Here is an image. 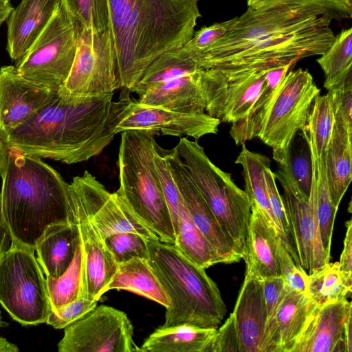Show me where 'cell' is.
Here are the masks:
<instances>
[{
    "label": "cell",
    "instance_id": "c3c4849f",
    "mask_svg": "<svg viewBox=\"0 0 352 352\" xmlns=\"http://www.w3.org/2000/svg\"><path fill=\"white\" fill-rule=\"evenodd\" d=\"M289 165L296 183L309 196L312 183V162L309 146L306 151L303 148L295 153L289 150Z\"/></svg>",
    "mask_w": 352,
    "mask_h": 352
},
{
    "label": "cell",
    "instance_id": "83f0119b",
    "mask_svg": "<svg viewBox=\"0 0 352 352\" xmlns=\"http://www.w3.org/2000/svg\"><path fill=\"white\" fill-rule=\"evenodd\" d=\"M111 289L135 293L166 308L170 305L169 297L146 259L135 258L119 263L104 293Z\"/></svg>",
    "mask_w": 352,
    "mask_h": 352
},
{
    "label": "cell",
    "instance_id": "74e56055",
    "mask_svg": "<svg viewBox=\"0 0 352 352\" xmlns=\"http://www.w3.org/2000/svg\"><path fill=\"white\" fill-rule=\"evenodd\" d=\"M351 292L343 281L338 262H329L308 274L307 294L318 305L347 299Z\"/></svg>",
    "mask_w": 352,
    "mask_h": 352
},
{
    "label": "cell",
    "instance_id": "d4e9b609",
    "mask_svg": "<svg viewBox=\"0 0 352 352\" xmlns=\"http://www.w3.org/2000/svg\"><path fill=\"white\" fill-rule=\"evenodd\" d=\"M80 236L75 223L52 225L38 241L36 260L46 277H58L69 266Z\"/></svg>",
    "mask_w": 352,
    "mask_h": 352
},
{
    "label": "cell",
    "instance_id": "d590c367",
    "mask_svg": "<svg viewBox=\"0 0 352 352\" xmlns=\"http://www.w3.org/2000/svg\"><path fill=\"white\" fill-rule=\"evenodd\" d=\"M316 61L324 72V87L328 91L352 78V28L336 36L331 45Z\"/></svg>",
    "mask_w": 352,
    "mask_h": 352
},
{
    "label": "cell",
    "instance_id": "f1b7e54d",
    "mask_svg": "<svg viewBox=\"0 0 352 352\" xmlns=\"http://www.w3.org/2000/svg\"><path fill=\"white\" fill-rule=\"evenodd\" d=\"M217 329L180 324L157 328L144 342L142 352H206Z\"/></svg>",
    "mask_w": 352,
    "mask_h": 352
},
{
    "label": "cell",
    "instance_id": "60d3db41",
    "mask_svg": "<svg viewBox=\"0 0 352 352\" xmlns=\"http://www.w3.org/2000/svg\"><path fill=\"white\" fill-rule=\"evenodd\" d=\"M153 160L159 184L170 213L175 234L181 195L169 168L166 150L160 146L156 142L153 148Z\"/></svg>",
    "mask_w": 352,
    "mask_h": 352
},
{
    "label": "cell",
    "instance_id": "6f0895ef",
    "mask_svg": "<svg viewBox=\"0 0 352 352\" xmlns=\"http://www.w3.org/2000/svg\"><path fill=\"white\" fill-rule=\"evenodd\" d=\"M8 324L2 320V316L0 311V327H7Z\"/></svg>",
    "mask_w": 352,
    "mask_h": 352
},
{
    "label": "cell",
    "instance_id": "603a6c76",
    "mask_svg": "<svg viewBox=\"0 0 352 352\" xmlns=\"http://www.w3.org/2000/svg\"><path fill=\"white\" fill-rule=\"evenodd\" d=\"M251 212L248 223L246 249L243 258L245 274L261 280L280 276L277 258V244L280 240L268 226L257 206L250 201Z\"/></svg>",
    "mask_w": 352,
    "mask_h": 352
},
{
    "label": "cell",
    "instance_id": "7402d4cb",
    "mask_svg": "<svg viewBox=\"0 0 352 352\" xmlns=\"http://www.w3.org/2000/svg\"><path fill=\"white\" fill-rule=\"evenodd\" d=\"M62 0H22L8 19L6 50L18 61L47 25Z\"/></svg>",
    "mask_w": 352,
    "mask_h": 352
},
{
    "label": "cell",
    "instance_id": "f5cc1de1",
    "mask_svg": "<svg viewBox=\"0 0 352 352\" xmlns=\"http://www.w3.org/2000/svg\"><path fill=\"white\" fill-rule=\"evenodd\" d=\"M13 9L10 0H0V26L9 18Z\"/></svg>",
    "mask_w": 352,
    "mask_h": 352
},
{
    "label": "cell",
    "instance_id": "f907efd6",
    "mask_svg": "<svg viewBox=\"0 0 352 352\" xmlns=\"http://www.w3.org/2000/svg\"><path fill=\"white\" fill-rule=\"evenodd\" d=\"M346 232L344 239V247L342 251L339 264V270L345 285L352 289V221L346 222Z\"/></svg>",
    "mask_w": 352,
    "mask_h": 352
},
{
    "label": "cell",
    "instance_id": "ba28073f",
    "mask_svg": "<svg viewBox=\"0 0 352 352\" xmlns=\"http://www.w3.org/2000/svg\"><path fill=\"white\" fill-rule=\"evenodd\" d=\"M80 28L62 0L47 25L16 62L19 73L38 85L58 91L72 69Z\"/></svg>",
    "mask_w": 352,
    "mask_h": 352
},
{
    "label": "cell",
    "instance_id": "8d00e7d4",
    "mask_svg": "<svg viewBox=\"0 0 352 352\" xmlns=\"http://www.w3.org/2000/svg\"><path fill=\"white\" fill-rule=\"evenodd\" d=\"M335 116L331 97L328 92L318 95L311 104L305 129L301 131L316 158L323 156L330 142Z\"/></svg>",
    "mask_w": 352,
    "mask_h": 352
},
{
    "label": "cell",
    "instance_id": "681fc988",
    "mask_svg": "<svg viewBox=\"0 0 352 352\" xmlns=\"http://www.w3.org/2000/svg\"><path fill=\"white\" fill-rule=\"evenodd\" d=\"M239 352L238 333L232 314L217 329L206 352Z\"/></svg>",
    "mask_w": 352,
    "mask_h": 352
},
{
    "label": "cell",
    "instance_id": "ffe728a7",
    "mask_svg": "<svg viewBox=\"0 0 352 352\" xmlns=\"http://www.w3.org/2000/svg\"><path fill=\"white\" fill-rule=\"evenodd\" d=\"M351 310L347 299L317 305L292 352H346L344 327Z\"/></svg>",
    "mask_w": 352,
    "mask_h": 352
},
{
    "label": "cell",
    "instance_id": "836d02e7",
    "mask_svg": "<svg viewBox=\"0 0 352 352\" xmlns=\"http://www.w3.org/2000/svg\"><path fill=\"white\" fill-rule=\"evenodd\" d=\"M174 245L189 260L207 269L219 263L211 246L193 223L181 196Z\"/></svg>",
    "mask_w": 352,
    "mask_h": 352
},
{
    "label": "cell",
    "instance_id": "db71d44e",
    "mask_svg": "<svg viewBox=\"0 0 352 352\" xmlns=\"http://www.w3.org/2000/svg\"><path fill=\"white\" fill-rule=\"evenodd\" d=\"M344 340L346 343V352L352 351V317L348 318L344 327Z\"/></svg>",
    "mask_w": 352,
    "mask_h": 352
},
{
    "label": "cell",
    "instance_id": "5bb4252c",
    "mask_svg": "<svg viewBox=\"0 0 352 352\" xmlns=\"http://www.w3.org/2000/svg\"><path fill=\"white\" fill-rule=\"evenodd\" d=\"M89 219L104 239L122 233L135 232L149 241H160L115 192H110L95 176L85 170L69 184Z\"/></svg>",
    "mask_w": 352,
    "mask_h": 352
},
{
    "label": "cell",
    "instance_id": "484cf974",
    "mask_svg": "<svg viewBox=\"0 0 352 352\" xmlns=\"http://www.w3.org/2000/svg\"><path fill=\"white\" fill-rule=\"evenodd\" d=\"M324 156L330 193L338 208L352 179V131L344 123L335 120Z\"/></svg>",
    "mask_w": 352,
    "mask_h": 352
},
{
    "label": "cell",
    "instance_id": "e0dca14e",
    "mask_svg": "<svg viewBox=\"0 0 352 352\" xmlns=\"http://www.w3.org/2000/svg\"><path fill=\"white\" fill-rule=\"evenodd\" d=\"M169 168L191 219L207 240L219 263L240 261L233 241L223 230L216 217L198 190L175 150H166Z\"/></svg>",
    "mask_w": 352,
    "mask_h": 352
},
{
    "label": "cell",
    "instance_id": "e575fe53",
    "mask_svg": "<svg viewBox=\"0 0 352 352\" xmlns=\"http://www.w3.org/2000/svg\"><path fill=\"white\" fill-rule=\"evenodd\" d=\"M45 281L51 309H59L80 297H87L85 258L80 239L67 270L58 277H46Z\"/></svg>",
    "mask_w": 352,
    "mask_h": 352
},
{
    "label": "cell",
    "instance_id": "8992f818",
    "mask_svg": "<svg viewBox=\"0 0 352 352\" xmlns=\"http://www.w3.org/2000/svg\"><path fill=\"white\" fill-rule=\"evenodd\" d=\"M157 134L146 130L122 132L118 151L120 186L116 193L160 241L174 244L172 218L153 160Z\"/></svg>",
    "mask_w": 352,
    "mask_h": 352
},
{
    "label": "cell",
    "instance_id": "7bdbcfd3",
    "mask_svg": "<svg viewBox=\"0 0 352 352\" xmlns=\"http://www.w3.org/2000/svg\"><path fill=\"white\" fill-rule=\"evenodd\" d=\"M147 239L135 232L109 236L104 242L118 264L135 258L148 259Z\"/></svg>",
    "mask_w": 352,
    "mask_h": 352
},
{
    "label": "cell",
    "instance_id": "8fae6325",
    "mask_svg": "<svg viewBox=\"0 0 352 352\" xmlns=\"http://www.w3.org/2000/svg\"><path fill=\"white\" fill-rule=\"evenodd\" d=\"M278 168L276 179L283 189V201L289 223L299 265L307 274L321 268L327 258L320 240L315 209L314 185L312 178L309 196L299 187L289 165V148L273 149Z\"/></svg>",
    "mask_w": 352,
    "mask_h": 352
},
{
    "label": "cell",
    "instance_id": "11a10c76",
    "mask_svg": "<svg viewBox=\"0 0 352 352\" xmlns=\"http://www.w3.org/2000/svg\"><path fill=\"white\" fill-rule=\"evenodd\" d=\"M18 346L8 341L7 339L0 337V352H19Z\"/></svg>",
    "mask_w": 352,
    "mask_h": 352
},
{
    "label": "cell",
    "instance_id": "9c48e42d",
    "mask_svg": "<svg viewBox=\"0 0 352 352\" xmlns=\"http://www.w3.org/2000/svg\"><path fill=\"white\" fill-rule=\"evenodd\" d=\"M0 303L23 326L46 323L51 306L34 250L10 245L3 256L0 263Z\"/></svg>",
    "mask_w": 352,
    "mask_h": 352
},
{
    "label": "cell",
    "instance_id": "ab89813d",
    "mask_svg": "<svg viewBox=\"0 0 352 352\" xmlns=\"http://www.w3.org/2000/svg\"><path fill=\"white\" fill-rule=\"evenodd\" d=\"M69 12L82 27L94 32L110 27L108 0H63Z\"/></svg>",
    "mask_w": 352,
    "mask_h": 352
},
{
    "label": "cell",
    "instance_id": "4dcf8cb0",
    "mask_svg": "<svg viewBox=\"0 0 352 352\" xmlns=\"http://www.w3.org/2000/svg\"><path fill=\"white\" fill-rule=\"evenodd\" d=\"M237 156L235 163L241 166L244 188L250 201L258 207L268 226L276 234L283 244V236L271 211L266 190L264 170L270 166L268 157L250 151L245 145Z\"/></svg>",
    "mask_w": 352,
    "mask_h": 352
},
{
    "label": "cell",
    "instance_id": "f6af8a7d",
    "mask_svg": "<svg viewBox=\"0 0 352 352\" xmlns=\"http://www.w3.org/2000/svg\"><path fill=\"white\" fill-rule=\"evenodd\" d=\"M98 300L82 296L57 309H50L46 323L55 329H64L83 318L97 307Z\"/></svg>",
    "mask_w": 352,
    "mask_h": 352
},
{
    "label": "cell",
    "instance_id": "52a82bcc",
    "mask_svg": "<svg viewBox=\"0 0 352 352\" xmlns=\"http://www.w3.org/2000/svg\"><path fill=\"white\" fill-rule=\"evenodd\" d=\"M173 149L243 259L251 212L246 192L234 182L230 173L210 160L198 141L184 137Z\"/></svg>",
    "mask_w": 352,
    "mask_h": 352
},
{
    "label": "cell",
    "instance_id": "b9f144b4",
    "mask_svg": "<svg viewBox=\"0 0 352 352\" xmlns=\"http://www.w3.org/2000/svg\"><path fill=\"white\" fill-rule=\"evenodd\" d=\"M261 281L267 313L264 352H275V318L287 288L281 276L267 278Z\"/></svg>",
    "mask_w": 352,
    "mask_h": 352
},
{
    "label": "cell",
    "instance_id": "d6986e66",
    "mask_svg": "<svg viewBox=\"0 0 352 352\" xmlns=\"http://www.w3.org/2000/svg\"><path fill=\"white\" fill-rule=\"evenodd\" d=\"M57 94L58 91L27 80L14 65L0 67V138L28 120Z\"/></svg>",
    "mask_w": 352,
    "mask_h": 352
},
{
    "label": "cell",
    "instance_id": "7dc6e473",
    "mask_svg": "<svg viewBox=\"0 0 352 352\" xmlns=\"http://www.w3.org/2000/svg\"><path fill=\"white\" fill-rule=\"evenodd\" d=\"M328 92L331 97L335 120L344 123L352 131V78Z\"/></svg>",
    "mask_w": 352,
    "mask_h": 352
},
{
    "label": "cell",
    "instance_id": "9a60e30c",
    "mask_svg": "<svg viewBox=\"0 0 352 352\" xmlns=\"http://www.w3.org/2000/svg\"><path fill=\"white\" fill-rule=\"evenodd\" d=\"M268 70L226 75L215 69H201L206 113L231 124L243 120L259 94Z\"/></svg>",
    "mask_w": 352,
    "mask_h": 352
},
{
    "label": "cell",
    "instance_id": "3957f363",
    "mask_svg": "<svg viewBox=\"0 0 352 352\" xmlns=\"http://www.w3.org/2000/svg\"><path fill=\"white\" fill-rule=\"evenodd\" d=\"M120 87L129 91L163 52L182 47L201 16L197 0H108Z\"/></svg>",
    "mask_w": 352,
    "mask_h": 352
},
{
    "label": "cell",
    "instance_id": "277c9868",
    "mask_svg": "<svg viewBox=\"0 0 352 352\" xmlns=\"http://www.w3.org/2000/svg\"><path fill=\"white\" fill-rule=\"evenodd\" d=\"M1 177L0 223L11 245L35 250L48 227L69 222V184L41 158L8 148Z\"/></svg>",
    "mask_w": 352,
    "mask_h": 352
},
{
    "label": "cell",
    "instance_id": "1f68e13d",
    "mask_svg": "<svg viewBox=\"0 0 352 352\" xmlns=\"http://www.w3.org/2000/svg\"><path fill=\"white\" fill-rule=\"evenodd\" d=\"M201 69L182 47L171 49L163 52L146 67L129 91L140 96L153 86L195 73Z\"/></svg>",
    "mask_w": 352,
    "mask_h": 352
},
{
    "label": "cell",
    "instance_id": "6da1fadb",
    "mask_svg": "<svg viewBox=\"0 0 352 352\" xmlns=\"http://www.w3.org/2000/svg\"><path fill=\"white\" fill-rule=\"evenodd\" d=\"M331 19L300 8L248 10L231 30L202 54L191 56L202 69L226 75L295 65L322 54L335 39Z\"/></svg>",
    "mask_w": 352,
    "mask_h": 352
},
{
    "label": "cell",
    "instance_id": "4fadbf2b",
    "mask_svg": "<svg viewBox=\"0 0 352 352\" xmlns=\"http://www.w3.org/2000/svg\"><path fill=\"white\" fill-rule=\"evenodd\" d=\"M133 336V325L124 312L100 305L64 328V336L57 344L58 351L140 352Z\"/></svg>",
    "mask_w": 352,
    "mask_h": 352
},
{
    "label": "cell",
    "instance_id": "2e32d148",
    "mask_svg": "<svg viewBox=\"0 0 352 352\" xmlns=\"http://www.w3.org/2000/svg\"><path fill=\"white\" fill-rule=\"evenodd\" d=\"M126 116L116 125L115 135L129 130H146L172 136H186L198 141L201 137L217 134L221 122L206 113H185L162 107L129 101Z\"/></svg>",
    "mask_w": 352,
    "mask_h": 352
},
{
    "label": "cell",
    "instance_id": "30bf717a",
    "mask_svg": "<svg viewBox=\"0 0 352 352\" xmlns=\"http://www.w3.org/2000/svg\"><path fill=\"white\" fill-rule=\"evenodd\" d=\"M120 88L110 29L94 32L80 25L75 58L58 94L78 100L114 93Z\"/></svg>",
    "mask_w": 352,
    "mask_h": 352
},
{
    "label": "cell",
    "instance_id": "9f6ffc18",
    "mask_svg": "<svg viewBox=\"0 0 352 352\" xmlns=\"http://www.w3.org/2000/svg\"><path fill=\"white\" fill-rule=\"evenodd\" d=\"M8 148L0 138V176L7 161Z\"/></svg>",
    "mask_w": 352,
    "mask_h": 352
},
{
    "label": "cell",
    "instance_id": "4316f807",
    "mask_svg": "<svg viewBox=\"0 0 352 352\" xmlns=\"http://www.w3.org/2000/svg\"><path fill=\"white\" fill-rule=\"evenodd\" d=\"M317 304L306 293L287 289L275 318V352H292Z\"/></svg>",
    "mask_w": 352,
    "mask_h": 352
},
{
    "label": "cell",
    "instance_id": "7c38bea8",
    "mask_svg": "<svg viewBox=\"0 0 352 352\" xmlns=\"http://www.w3.org/2000/svg\"><path fill=\"white\" fill-rule=\"evenodd\" d=\"M320 89L307 69L288 72L265 118L258 138L272 149H287L303 131L309 111Z\"/></svg>",
    "mask_w": 352,
    "mask_h": 352
},
{
    "label": "cell",
    "instance_id": "f546056e",
    "mask_svg": "<svg viewBox=\"0 0 352 352\" xmlns=\"http://www.w3.org/2000/svg\"><path fill=\"white\" fill-rule=\"evenodd\" d=\"M294 65H287L267 71L261 90L248 115L243 120L232 124L230 135L236 145L258 137L279 85Z\"/></svg>",
    "mask_w": 352,
    "mask_h": 352
},
{
    "label": "cell",
    "instance_id": "7a4b0ae2",
    "mask_svg": "<svg viewBox=\"0 0 352 352\" xmlns=\"http://www.w3.org/2000/svg\"><path fill=\"white\" fill-rule=\"evenodd\" d=\"M131 98L113 93L78 100L57 94L23 124L1 138L7 148L67 164L99 155L115 137Z\"/></svg>",
    "mask_w": 352,
    "mask_h": 352
},
{
    "label": "cell",
    "instance_id": "5b68a950",
    "mask_svg": "<svg viewBox=\"0 0 352 352\" xmlns=\"http://www.w3.org/2000/svg\"><path fill=\"white\" fill-rule=\"evenodd\" d=\"M146 244L148 261L170 300L162 327L217 328L227 308L206 269L192 263L174 244L149 240Z\"/></svg>",
    "mask_w": 352,
    "mask_h": 352
},
{
    "label": "cell",
    "instance_id": "bcb514c9",
    "mask_svg": "<svg viewBox=\"0 0 352 352\" xmlns=\"http://www.w3.org/2000/svg\"><path fill=\"white\" fill-rule=\"evenodd\" d=\"M277 258L280 276L285 281L286 288L293 292L307 294L308 274L295 263L280 241L277 244Z\"/></svg>",
    "mask_w": 352,
    "mask_h": 352
},
{
    "label": "cell",
    "instance_id": "f35d334b",
    "mask_svg": "<svg viewBox=\"0 0 352 352\" xmlns=\"http://www.w3.org/2000/svg\"><path fill=\"white\" fill-rule=\"evenodd\" d=\"M247 3L253 9L274 6L300 8L338 21L352 17V0H247Z\"/></svg>",
    "mask_w": 352,
    "mask_h": 352
},
{
    "label": "cell",
    "instance_id": "cb8c5ba5",
    "mask_svg": "<svg viewBox=\"0 0 352 352\" xmlns=\"http://www.w3.org/2000/svg\"><path fill=\"white\" fill-rule=\"evenodd\" d=\"M201 69L153 86L140 96L137 101L176 112L205 113L206 100L199 81Z\"/></svg>",
    "mask_w": 352,
    "mask_h": 352
},
{
    "label": "cell",
    "instance_id": "ac0fdd59",
    "mask_svg": "<svg viewBox=\"0 0 352 352\" xmlns=\"http://www.w3.org/2000/svg\"><path fill=\"white\" fill-rule=\"evenodd\" d=\"M67 201L69 219L78 228L84 254L87 297L98 300L104 294V289L118 264L69 185Z\"/></svg>",
    "mask_w": 352,
    "mask_h": 352
},
{
    "label": "cell",
    "instance_id": "ee69618b",
    "mask_svg": "<svg viewBox=\"0 0 352 352\" xmlns=\"http://www.w3.org/2000/svg\"><path fill=\"white\" fill-rule=\"evenodd\" d=\"M234 21V18L201 28L193 34L192 38L182 47V49L190 56L204 53L227 34Z\"/></svg>",
    "mask_w": 352,
    "mask_h": 352
},
{
    "label": "cell",
    "instance_id": "680465c9",
    "mask_svg": "<svg viewBox=\"0 0 352 352\" xmlns=\"http://www.w3.org/2000/svg\"><path fill=\"white\" fill-rule=\"evenodd\" d=\"M197 1H198L199 0H197Z\"/></svg>",
    "mask_w": 352,
    "mask_h": 352
},
{
    "label": "cell",
    "instance_id": "d6a6232c",
    "mask_svg": "<svg viewBox=\"0 0 352 352\" xmlns=\"http://www.w3.org/2000/svg\"><path fill=\"white\" fill-rule=\"evenodd\" d=\"M310 154L319 233L325 256L330 261L331 239L338 208L333 201L328 185L324 155L316 158L311 152Z\"/></svg>",
    "mask_w": 352,
    "mask_h": 352
},
{
    "label": "cell",
    "instance_id": "816d5d0a",
    "mask_svg": "<svg viewBox=\"0 0 352 352\" xmlns=\"http://www.w3.org/2000/svg\"><path fill=\"white\" fill-rule=\"evenodd\" d=\"M11 245V237L4 226L0 223V263Z\"/></svg>",
    "mask_w": 352,
    "mask_h": 352
},
{
    "label": "cell",
    "instance_id": "44dd1931",
    "mask_svg": "<svg viewBox=\"0 0 352 352\" xmlns=\"http://www.w3.org/2000/svg\"><path fill=\"white\" fill-rule=\"evenodd\" d=\"M232 315L239 352H264L267 313L261 280L245 274Z\"/></svg>",
    "mask_w": 352,
    "mask_h": 352
}]
</instances>
